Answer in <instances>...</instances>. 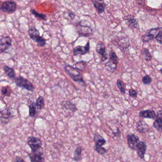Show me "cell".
<instances>
[{"mask_svg":"<svg viewBox=\"0 0 162 162\" xmlns=\"http://www.w3.org/2000/svg\"><path fill=\"white\" fill-rule=\"evenodd\" d=\"M29 35L30 38L37 43V46L39 47H44L46 45V40L40 35L39 31L35 28L32 27L28 31Z\"/></svg>","mask_w":162,"mask_h":162,"instance_id":"cell-1","label":"cell"},{"mask_svg":"<svg viewBox=\"0 0 162 162\" xmlns=\"http://www.w3.org/2000/svg\"><path fill=\"white\" fill-rule=\"evenodd\" d=\"M14 162H26L24 161V159H22L21 157L16 156L15 157V159L14 160Z\"/></svg>","mask_w":162,"mask_h":162,"instance_id":"cell-37","label":"cell"},{"mask_svg":"<svg viewBox=\"0 0 162 162\" xmlns=\"http://www.w3.org/2000/svg\"><path fill=\"white\" fill-rule=\"evenodd\" d=\"M87 63L84 61H78L75 63V67L76 69H77L78 71H84L87 67Z\"/></svg>","mask_w":162,"mask_h":162,"instance_id":"cell-27","label":"cell"},{"mask_svg":"<svg viewBox=\"0 0 162 162\" xmlns=\"http://www.w3.org/2000/svg\"><path fill=\"white\" fill-rule=\"evenodd\" d=\"M29 116L31 118H35L37 114V107L35 102H32L29 105Z\"/></svg>","mask_w":162,"mask_h":162,"instance_id":"cell-25","label":"cell"},{"mask_svg":"<svg viewBox=\"0 0 162 162\" xmlns=\"http://www.w3.org/2000/svg\"><path fill=\"white\" fill-rule=\"evenodd\" d=\"M160 71L161 72V73H162V68L161 69V70H160Z\"/></svg>","mask_w":162,"mask_h":162,"instance_id":"cell-39","label":"cell"},{"mask_svg":"<svg viewBox=\"0 0 162 162\" xmlns=\"http://www.w3.org/2000/svg\"><path fill=\"white\" fill-rule=\"evenodd\" d=\"M31 12L33 15L37 20H43V21H46L47 19V16L46 14H43V13H39L37 12L35 9H31Z\"/></svg>","mask_w":162,"mask_h":162,"instance_id":"cell-24","label":"cell"},{"mask_svg":"<svg viewBox=\"0 0 162 162\" xmlns=\"http://www.w3.org/2000/svg\"><path fill=\"white\" fill-rule=\"evenodd\" d=\"M12 45V40L9 36L1 37L0 52L1 53L6 51Z\"/></svg>","mask_w":162,"mask_h":162,"instance_id":"cell-8","label":"cell"},{"mask_svg":"<svg viewBox=\"0 0 162 162\" xmlns=\"http://www.w3.org/2000/svg\"><path fill=\"white\" fill-rule=\"evenodd\" d=\"M11 115V113L8 109H5L1 111V119L3 118L5 119H8Z\"/></svg>","mask_w":162,"mask_h":162,"instance_id":"cell-33","label":"cell"},{"mask_svg":"<svg viewBox=\"0 0 162 162\" xmlns=\"http://www.w3.org/2000/svg\"><path fill=\"white\" fill-rule=\"evenodd\" d=\"M129 95L132 98H136L137 97V93L136 91L132 88L129 90Z\"/></svg>","mask_w":162,"mask_h":162,"instance_id":"cell-36","label":"cell"},{"mask_svg":"<svg viewBox=\"0 0 162 162\" xmlns=\"http://www.w3.org/2000/svg\"><path fill=\"white\" fill-rule=\"evenodd\" d=\"M142 56L144 60L146 61H151L152 59V56L149 52V50L146 48L143 49L141 51Z\"/></svg>","mask_w":162,"mask_h":162,"instance_id":"cell-23","label":"cell"},{"mask_svg":"<svg viewBox=\"0 0 162 162\" xmlns=\"http://www.w3.org/2000/svg\"><path fill=\"white\" fill-rule=\"evenodd\" d=\"M96 52L98 54L102 56L101 60L102 61H105L108 60L109 58V56L106 52V48L105 45L103 43L100 42L97 44L96 49Z\"/></svg>","mask_w":162,"mask_h":162,"instance_id":"cell-10","label":"cell"},{"mask_svg":"<svg viewBox=\"0 0 162 162\" xmlns=\"http://www.w3.org/2000/svg\"><path fill=\"white\" fill-rule=\"evenodd\" d=\"M27 144L32 150V153H35L42 149L43 143L40 138L35 136H29L28 138Z\"/></svg>","mask_w":162,"mask_h":162,"instance_id":"cell-5","label":"cell"},{"mask_svg":"<svg viewBox=\"0 0 162 162\" xmlns=\"http://www.w3.org/2000/svg\"><path fill=\"white\" fill-rule=\"evenodd\" d=\"M155 39L157 43L162 45V27H161L160 28V31H159L157 37H156Z\"/></svg>","mask_w":162,"mask_h":162,"instance_id":"cell-35","label":"cell"},{"mask_svg":"<svg viewBox=\"0 0 162 162\" xmlns=\"http://www.w3.org/2000/svg\"><path fill=\"white\" fill-rule=\"evenodd\" d=\"M94 6L96 8L98 13H103L104 12L105 10V5L103 2H101L100 1H92Z\"/></svg>","mask_w":162,"mask_h":162,"instance_id":"cell-18","label":"cell"},{"mask_svg":"<svg viewBox=\"0 0 162 162\" xmlns=\"http://www.w3.org/2000/svg\"><path fill=\"white\" fill-rule=\"evenodd\" d=\"M90 49V44L88 42L85 46H77L73 49V52L74 56L84 55L88 53Z\"/></svg>","mask_w":162,"mask_h":162,"instance_id":"cell-9","label":"cell"},{"mask_svg":"<svg viewBox=\"0 0 162 162\" xmlns=\"http://www.w3.org/2000/svg\"><path fill=\"white\" fill-rule=\"evenodd\" d=\"M116 85H117V86H118V87L121 93L123 94H125V87L124 83L123 82V81L120 80H117V81H116Z\"/></svg>","mask_w":162,"mask_h":162,"instance_id":"cell-31","label":"cell"},{"mask_svg":"<svg viewBox=\"0 0 162 162\" xmlns=\"http://www.w3.org/2000/svg\"><path fill=\"white\" fill-rule=\"evenodd\" d=\"M2 93L3 95L6 96H10L12 92V89L9 86H6V87H3L1 88Z\"/></svg>","mask_w":162,"mask_h":162,"instance_id":"cell-32","label":"cell"},{"mask_svg":"<svg viewBox=\"0 0 162 162\" xmlns=\"http://www.w3.org/2000/svg\"><path fill=\"white\" fill-rule=\"evenodd\" d=\"M147 149V145L145 141H140L139 142V145L137 146L136 151L138 157L141 159H144L145 154L146 153Z\"/></svg>","mask_w":162,"mask_h":162,"instance_id":"cell-15","label":"cell"},{"mask_svg":"<svg viewBox=\"0 0 162 162\" xmlns=\"http://www.w3.org/2000/svg\"><path fill=\"white\" fill-rule=\"evenodd\" d=\"M155 39L154 37L148 33H146L141 36V40L143 43H148L150 40Z\"/></svg>","mask_w":162,"mask_h":162,"instance_id":"cell-29","label":"cell"},{"mask_svg":"<svg viewBox=\"0 0 162 162\" xmlns=\"http://www.w3.org/2000/svg\"><path fill=\"white\" fill-rule=\"evenodd\" d=\"M61 104L66 109L71 112H75L78 110L76 105L70 101H62Z\"/></svg>","mask_w":162,"mask_h":162,"instance_id":"cell-19","label":"cell"},{"mask_svg":"<svg viewBox=\"0 0 162 162\" xmlns=\"http://www.w3.org/2000/svg\"><path fill=\"white\" fill-rule=\"evenodd\" d=\"M109 60L112 61L114 63L118 64L119 63V58L118 56L116 55V53L113 50H111L109 53Z\"/></svg>","mask_w":162,"mask_h":162,"instance_id":"cell-28","label":"cell"},{"mask_svg":"<svg viewBox=\"0 0 162 162\" xmlns=\"http://www.w3.org/2000/svg\"><path fill=\"white\" fill-rule=\"evenodd\" d=\"M41 150V149H40ZM31 162H44L45 158L42 150H39L35 153L29 154Z\"/></svg>","mask_w":162,"mask_h":162,"instance_id":"cell-11","label":"cell"},{"mask_svg":"<svg viewBox=\"0 0 162 162\" xmlns=\"http://www.w3.org/2000/svg\"><path fill=\"white\" fill-rule=\"evenodd\" d=\"M136 129L138 132L145 133L148 132L149 129V126L144 120H140L136 125Z\"/></svg>","mask_w":162,"mask_h":162,"instance_id":"cell-16","label":"cell"},{"mask_svg":"<svg viewBox=\"0 0 162 162\" xmlns=\"http://www.w3.org/2000/svg\"><path fill=\"white\" fill-rule=\"evenodd\" d=\"M139 115L140 118L143 119H156L157 114L156 112L151 109H147V110H142L140 111Z\"/></svg>","mask_w":162,"mask_h":162,"instance_id":"cell-14","label":"cell"},{"mask_svg":"<svg viewBox=\"0 0 162 162\" xmlns=\"http://www.w3.org/2000/svg\"><path fill=\"white\" fill-rule=\"evenodd\" d=\"M105 67L107 71L114 73L118 69V64L109 60V61L105 64Z\"/></svg>","mask_w":162,"mask_h":162,"instance_id":"cell-22","label":"cell"},{"mask_svg":"<svg viewBox=\"0 0 162 162\" xmlns=\"http://www.w3.org/2000/svg\"><path fill=\"white\" fill-rule=\"evenodd\" d=\"M64 70L74 81L84 83L82 75L77 69L71 66L70 65H67L65 66Z\"/></svg>","mask_w":162,"mask_h":162,"instance_id":"cell-3","label":"cell"},{"mask_svg":"<svg viewBox=\"0 0 162 162\" xmlns=\"http://www.w3.org/2000/svg\"><path fill=\"white\" fill-rule=\"evenodd\" d=\"M94 149L98 153L101 154L102 156L107 153V150L102 146H99L95 145L94 146Z\"/></svg>","mask_w":162,"mask_h":162,"instance_id":"cell-30","label":"cell"},{"mask_svg":"<svg viewBox=\"0 0 162 162\" xmlns=\"http://www.w3.org/2000/svg\"><path fill=\"white\" fill-rule=\"evenodd\" d=\"M17 9V4L12 1L4 2L1 6V10L3 12L8 13H14Z\"/></svg>","mask_w":162,"mask_h":162,"instance_id":"cell-6","label":"cell"},{"mask_svg":"<svg viewBox=\"0 0 162 162\" xmlns=\"http://www.w3.org/2000/svg\"><path fill=\"white\" fill-rule=\"evenodd\" d=\"M69 16L70 17V18L71 19V20H73L75 17V14L73 13V12H69Z\"/></svg>","mask_w":162,"mask_h":162,"instance_id":"cell-38","label":"cell"},{"mask_svg":"<svg viewBox=\"0 0 162 162\" xmlns=\"http://www.w3.org/2000/svg\"><path fill=\"white\" fill-rule=\"evenodd\" d=\"M82 148L80 146H77L74 151L73 160L76 162H79L81 159V153Z\"/></svg>","mask_w":162,"mask_h":162,"instance_id":"cell-21","label":"cell"},{"mask_svg":"<svg viewBox=\"0 0 162 162\" xmlns=\"http://www.w3.org/2000/svg\"><path fill=\"white\" fill-rule=\"evenodd\" d=\"M127 144L129 147L132 150H136L139 145V138L135 134H129L127 136Z\"/></svg>","mask_w":162,"mask_h":162,"instance_id":"cell-7","label":"cell"},{"mask_svg":"<svg viewBox=\"0 0 162 162\" xmlns=\"http://www.w3.org/2000/svg\"><path fill=\"white\" fill-rule=\"evenodd\" d=\"M125 22L127 26L130 28H138L139 27L138 20L131 15L127 16L126 17Z\"/></svg>","mask_w":162,"mask_h":162,"instance_id":"cell-13","label":"cell"},{"mask_svg":"<svg viewBox=\"0 0 162 162\" xmlns=\"http://www.w3.org/2000/svg\"><path fill=\"white\" fill-rule=\"evenodd\" d=\"M153 126L157 131H162V109L157 112Z\"/></svg>","mask_w":162,"mask_h":162,"instance_id":"cell-12","label":"cell"},{"mask_svg":"<svg viewBox=\"0 0 162 162\" xmlns=\"http://www.w3.org/2000/svg\"><path fill=\"white\" fill-rule=\"evenodd\" d=\"M152 81L151 78L149 76V75H146L145 77L143 78L142 82L145 85H150Z\"/></svg>","mask_w":162,"mask_h":162,"instance_id":"cell-34","label":"cell"},{"mask_svg":"<svg viewBox=\"0 0 162 162\" xmlns=\"http://www.w3.org/2000/svg\"><path fill=\"white\" fill-rule=\"evenodd\" d=\"M76 29L80 36L85 37L90 35L92 32L90 23L88 21L84 20H81L77 25Z\"/></svg>","mask_w":162,"mask_h":162,"instance_id":"cell-2","label":"cell"},{"mask_svg":"<svg viewBox=\"0 0 162 162\" xmlns=\"http://www.w3.org/2000/svg\"><path fill=\"white\" fill-rule=\"evenodd\" d=\"M14 81L17 86L28 90L32 92H33L35 89L34 86L33 85L31 81H29L27 79L21 76H19L18 77L14 79Z\"/></svg>","mask_w":162,"mask_h":162,"instance_id":"cell-4","label":"cell"},{"mask_svg":"<svg viewBox=\"0 0 162 162\" xmlns=\"http://www.w3.org/2000/svg\"><path fill=\"white\" fill-rule=\"evenodd\" d=\"M94 141L95 142V145L99 146H102L106 144L105 139L101 136L99 133H94L93 135Z\"/></svg>","mask_w":162,"mask_h":162,"instance_id":"cell-17","label":"cell"},{"mask_svg":"<svg viewBox=\"0 0 162 162\" xmlns=\"http://www.w3.org/2000/svg\"><path fill=\"white\" fill-rule=\"evenodd\" d=\"M35 105L37 109L39 110H41L43 109L45 106V101L44 98L42 96H40L37 99L35 102Z\"/></svg>","mask_w":162,"mask_h":162,"instance_id":"cell-26","label":"cell"},{"mask_svg":"<svg viewBox=\"0 0 162 162\" xmlns=\"http://www.w3.org/2000/svg\"><path fill=\"white\" fill-rule=\"evenodd\" d=\"M3 69L8 77L13 79L16 78V72L12 67H10L8 66H3Z\"/></svg>","mask_w":162,"mask_h":162,"instance_id":"cell-20","label":"cell"}]
</instances>
